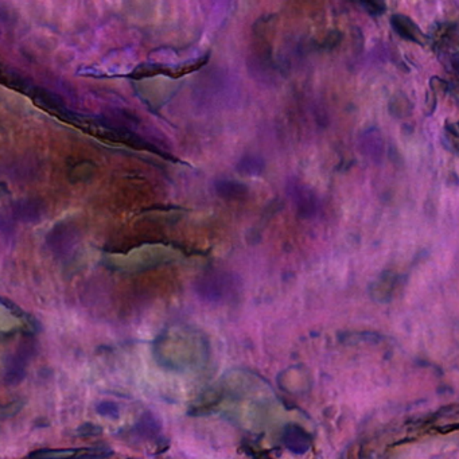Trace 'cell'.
I'll list each match as a JSON object with an SVG mask.
<instances>
[{"label":"cell","instance_id":"cell-1","mask_svg":"<svg viewBox=\"0 0 459 459\" xmlns=\"http://www.w3.org/2000/svg\"><path fill=\"white\" fill-rule=\"evenodd\" d=\"M196 293L203 300L217 303L233 298L239 289L236 277L226 272H209L196 283Z\"/></svg>","mask_w":459,"mask_h":459},{"label":"cell","instance_id":"cell-2","mask_svg":"<svg viewBox=\"0 0 459 459\" xmlns=\"http://www.w3.org/2000/svg\"><path fill=\"white\" fill-rule=\"evenodd\" d=\"M80 241V232L72 222H58L46 236V245L58 258L69 256Z\"/></svg>","mask_w":459,"mask_h":459},{"label":"cell","instance_id":"cell-3","mask_svg":"<svg viewBox=\"0 0 459 459\" xmlns=\"http://www.w3.org/2000/svg\"><path fill=\"white\" fill-rule=\"evenodd\" d=\"M36 354V342L34 341H23L19 345L18 349L11 354L7 361L4 370V383L7 386H18L26 377V370L29 367L30 360Z\"/></svg>","mask_w":459,"mask_h":459},{"label":"cell","instance_id":"cell-4","mask_svg":"<svg viewBox=\"0 0 459 459\" xmlns=\"http://www.w3.org/2000/svg\"><path fill=\"white\" fill-rule=\"evenodd\" d=\"M287 194L303 217H312L318 213L319 200L307 184L293 178L287 184Z\"/></svg>","mask_w":459,"mask_h":459},{"label":"cell","instance_id":"cell-5","mask_svg":"<svg viewBox=\"0 0 459 459\" xmlns=\"http://www.w3.org/2000/svg\"><path fill=\"white\" fill-rule=\"evenodd\" d=\"M45 205L37 200H19L13 205V216L15 220L36 224L45 216Z\"/></svg>","mask_w":459,"mask_h":459},{"label":"cell","instance_id":"cell-6","mask_svg":"<svg viewBox=\"0 0 459 459\" xmlns=\"http://www.w3.org/2000/svg\"><path fill=\"white\" fill-rule=\"evenodd\" d=\"M392 27L396 30V33L407 41L415 42V43H424V36L419 27L405 15H393L391 18Z\"/></svg>","mask_w":459,"mask_h":459},{"label":"cell","instance_id":"cell-7","mask_svg":"<svg viewBox=\"0 0 459 459\" xmlns=\"http://www.w3.org/2000/svg\"><path fill=\"white\" fill-rule=\"evenodd\" d=\"M284 444L295 454H305L310 449L309 437L298 427H289L283 437Z\"/></svg>","mask_w":459,"mask_h":459},{"label":"cell","instance_id":"cell-8","mask_svg":"<svg viewBox=\"0 0 459 459\" xmlns=\"http://www.w3.org/2000/svg\"><path fill=\"white\" fill-rule=\"evenodd\" d=\"M361 142H363V145H361L363 151H364L365 155H367L370 159H374V161L381 159L384 146H383L381 136L377 131H369L367 133H364Z\"/></svg>","mask_w":459,"mask_h":459},{"label":"cell","instance_id":"cell-9","mask_svg":"<svg viewBox=\"0 0 459 459\" xmlns=\"http://www.w3.org/2000/svg\"><path fill=\"white\" fill-rule=\"evenodd\" d=\"M263 168H264V161L255 155H245L244 158H241L238 165V170L241 174L251 177L261 174Z\"/></svg>","mask_w":459,"mask_h":459},{"label":"cell","instance_id":"cell-10","mask_svg":"<svg viewBox=\"0 0 459 459\" xmlns=\"http://www.w3.org/2000/svg\"><path fill=\"white\" fill-rule=\"evenodd\" d=\"M135 431L142 438H152L159 431V424L155 421L154 416L145 415L139 423L135 425Z\"/></svg>","mask_w":459,"mask_h":459},{"label":"cell","instance_id":"cell-11","mask_svg":"<svg viewBox=\"0 0 459 459\" xmlns=\"http://www.w3.org/2000/svg\"><path fill=\"white\" fill-rule=\"evenodd\" d=\"M113 456V450L107 444H96L93 447H87V449H78L75 457L80 458H108Z\"/></svg>","mask_w":459,"mask_h":459},{"label":"cell","instance_id":"cell-12","mask_svg":"<svg viewBox=\"0 0 459 459\" xmlns=\"http://www.w3.org/2000/svg\"><path fill=\"white\" fill-rule=\"evenodd\" d=\"M216 187H217L219 194L226 198L239 197L247 190L245 186H242L239 182H233V181H220V182H217Z\"/></svg>","mask_w":459,"mask_h":459},{"label":"cell","instance_id":"cell-13","mask_svg":"<svg viewBox=\"0 0 459 459\" xmlns=\"http://www.w3.org/2000/svg\"><path fill=\"white\" fill-rule=\"evenodd\" d=\"M78 449H69V450H37V451H33L29 454V457L31 458H61V457H73L77 454Z\"/></svg>","mask_w":459,"mask_h":459},{"label":"cell","instance_id":"cell-14","mask_svg":"<svg viewBox=\"0 0 459 459\" xmlns=\"http://www.w3.org/2000/svg\"><path fill=\"white\" fill-rule=\"evenodd\" d=\"M96 411L101 416L110 418L113 421L119 419V416H120V408H119V405L113 403V402H101V403H99L96 407Z\"/></svg>","mask_w":459,"mask_h":459},{"label":"cell","instance_id":"cell-15","mask_svg":"<svg viewBox=\"0 0 459 459\" xmlns=\"http://www.w3.org/2000/svg\"><path fill=\"white\" fill-rule=\"evenodd\" d=\"M103 434V428L100 424L94 423H84L77 428V435L81 438H88V437H99Z\"/></svg>","mask_w":459,"mask_h":459},{"label":"cell","instance_id":"cell-16","mask_svg":"<svg viewBox=\"0 0 459 459\" xmlns=\"http://www.w3.org/2000/svg\"><path fill=\"white\" fill-rule=\"evenodd\" d=\"M23 405H24V402L18 400V402H14V403L4 405V407L0 409V418H11V416L17 415L19 411L23 408Z\"/></svg>","mask_w":459,"mask_h":459}]
</instances>
